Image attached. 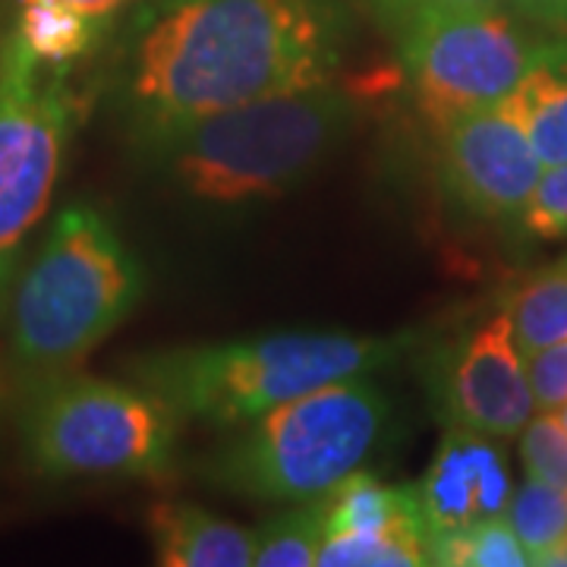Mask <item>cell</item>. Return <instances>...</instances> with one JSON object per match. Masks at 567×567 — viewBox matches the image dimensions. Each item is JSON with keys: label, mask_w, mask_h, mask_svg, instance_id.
<instances>
[{"label": "cell", "mask_w": 567, "mask_h": 567, "mask_svg": "<svg viewBox=\"0 0 567 567\" xmlns=\"http://www.w3.org/2000/svg\"><path fill=\"white\" fill-rule=\"evenodd\" d=\"M338 0H140L123 44V99L142 142L227 107L334 82Z\"/></svg>", "instance_id": "cell-1"}, {"label": "cell", "mask_w": 567, "mask_h": 567, "mask_svg": "<svg viewBox=\"0 0 567 567\" xmlns=\"http://www.w3.org/2000/svg\"><path fill=\"white\" fill-rule=\"evenodd\" d=\"M360 117L334 82L237 104L142 142L186 196L212 205L278 199L341 145Z\"/></svg>", "instance_id": "cell-2"}, {"label": "cell", "mask_w": 567, "mask_h": 567, "mask_svg": "<svg viewBox=\"0 0 567 567\" xmlns=\"http://www.w3.org/2000/svg\"><path fill=\"white\" fill-rule=\"evenodd\" d=\"M413 341V334L284 331L145 353L133 363V379L155 391L181 420L234 429L316 388L372 375Z\"/></svg>", "instance_id": "cell-3"}, {"label": "cell", "mask_w": 567, "mask_h": 567, "mask_svg": "<svg viewBox=\"0 0 567 567\" xmlns=\"http://www.w3.org/2000/svg\"><path fill=\"white\" fill-rule=\"evenodd\" d=\"M145 271L102 212L63 208L10 293V353L35 382L82 363L136 309Z\"/></svg>", "instance_id": "cell-4"}, {"label": "cell", "mask_w": 567, "mask_h": 567, "mask_svg": "<svg viewBox=\"0 0 567 567\" xmlns=\"http://www.w3.org/2000/svg\"><path fill=\"white\" fill-rule=\"evenodd\" d=\"M391 404L369 375L316 388L244 423L212 457V483L256 502H319L375 451Z\"/></svg>", "instance_id": "cell-5"}, {"label": "cell", "mask_w": 567, "mask_h": 567, "mask_svg": "<svg viewBox=\"0 0 567 567\" xmlns=\"http://www.w3.org/2000/svg\"><path fill=\"white\" fill-rule=\"evenodd\" d=\"M181 416L155 391L92 375L41 379L22 406V447L48 480L162 476Z\"/></svg>", "instance_id": "cell-6"}, {"label": "cell", "mask_w": 567, "mask_h": 567, "mask_svg": "<svg viewBox=\"0 0 567 567\" xmlns=\"http://www.w3.org/2000/svg\"><path fill=\"white\" fill-rule=\"evenodd\" d=\"M391 35L432 130L511 99L551 39L505 7L425 13Z\"/></svg>", "instance_id": "cell-7"}, {"label": "cell", "mask_w": 567, "mask_h": 567, "mask_svg": "<svg viewBox=\"0 0 567 567\" xmlns=\"http://www.w3.org/2000/svg\"><path fill=\"white\" fill-rule=\"evenodd\" d=\"M66 70L39 63L10 32L0 41V312L22 240L48 212L73 130Z\"/></svg>", "instance_id": "cell-8"}, {"label": "cell", "mask_w": 567, "mask_h": 567, "mask_svg": "<svg viewBox=\"0 0 567 567\" xmlns=\"http://www.w3.org/2000/svg\"><path fill=\"white\" fill-rule=\"evenodd\" d=\"M423 375L432 410L445 429L454 425L488 439H514L536 413L507 309L432 347Z\"/></svg>", "instance_id": "cell-9"}, {"label": "cell", "mask_w": 567, "mask_h": 567, "mask_svg": "<svg viewBox=\"0 0 567 567\" xmlns=\"http://www.w3.org/2000/svg\"><path fill=\"white\" fill-rule=\"evenodd\" d=\"M447 203L480 221L524 218L546 167L511 99L435 126Z\"/></svg>", "instance_id": "cell-10"}, {"label": "cell", "mask_w": 567, "mask_h": 567, "mask_svg": "<svg viewBox=\"0 0 567 567\" xmlns=\"http://www.w3.org/2000/svg\"><path fill=\"white\" fill-rule=\"evenodd\" d=\"M413 488L425 539L505 517L514 495L505 454L495 447V439L454 425L445 429L432 464Z\"/></svg>", "instance_id": "cell-11"}, {"label": "cell", "mask_w": 567, "mask_h": 567, "mask_svg": "<svg viewBox=\"0 0 567 567\" xmlns=\"http://www.w3.org/2000/svg\"><path fill=\"white\" fill-rule=\"evenodd\" d=\"M155 561L164 567H249L256 529L230 524L189 502H162L148 511Z\"/></svg>", "instance_id": "cell-12"}, {"label": "cell", "mask_w": 567, "mask_h": 567, "mask_svg": "<svg viewBox=\"0 0 567 567\" xmlns=\"http://www.w3.org/2000/svg\"><path fill=\"white\" fill-rule=\"evenodd\" d=\"M324 536L334 533H423L413 486H388L372 473H350L322 498Z\"/></svg>", "instance_id": "cell-13"}, {"label": "cell", "mask_w": 567, "mask_h": 567, "mask_svg": "<svg viewBox=\"0 0 567 567\" xmlns=\"http://www.w3.org/2000/svg\"><path fill=\"white\" fill-rule=\"evenodd\" d=\"M514 111L527 126V136L543 167L567 162V32L548 39L543 58L511 95Z\"/></svg>", "instance_id": "cell-14"}, {"label": "cell", "mask_w": 567, "mask_h": 567, "mask_svg": "<svg viewBox=\"0 0 567 567\" xmlns=\"http://www.w3.org/2000/svg\"><path fill=\"white\" fill-rule=\"evenodd\" d=\"M107 20L82 13L63 0H20L10 35L39 63L66 70L99 44Z\"/></svg>", "instance_id": "cell-15"}, {"label": "cell", "mask_w": 567, "mask_h": 567, "mask_svg": "<svg viewBox=\"0 0 567 567\" xmlns=\"http://www.w3.org/2000/svg\"><path fill=\"white\" fill-rule=\"evenodd\" d=\"M505 309L524 357L539 347L567 341V256L529 275L511 293Z\"/></svg>", "instance_id": "cell-16"}, {"label": "cell", "mask_w": 567, "mask_h": 567, "mask_svg": "<svg viewBox=\"0 0 567 567\" xmlns=\"http://www.w3.org/2000/svg\"><path fill=\"white\" fill-rule=\"evenodd\" d=\"M429 565L442 567H524L527 548L514 536L507 517H495L476 527L435 533L425 539Z\"/></svg>", "instance_id": "cell-17"}, {"label": "cell", "mask_w": 567, "mask_h": 567, "mask_svg": "<svg viewBox=\"0 0 567 567\" xmlns=\"http://www.w3.org/2000/svg\"><path fill=\"white\" fill-rule=\"evenodd\" d=\"M324 543L322 498L284 511L281 517L256 529L252 567H312L319 565Z\"/></svg>", "instance_id": "cell-18"}, {"label": "cell", "mask_w": 567, "mask_h": 567, "mask_svg": "<svg viewBox=\"0 0 567 567\" xmlns=\"http://www.w3.org/2000/svg\"><path fill=\"white\" fill-rule=\"evenodd\" d=\"M505 517L533 565L543 551L567 539V492L529 476L524 486L514 488Z\"/></svg>", "instance_id": "cell-19"}, {"label": "cell", "mask_w": 567, "mask_h": 567, "mask_svg": "<svg viewBox=\"0 0 567 567\" xmlns=\"http://www.w3.org/2000/svg\"><path fill=\"white\" fill-rule=\"evenodd\" d=\"M423 533H334L319 548V567H423Z\"/></svg>", "instance_id": "cell-20"}, {"label": "cell", "mask_w": 567, "mask_h": 567, "mask_svg": "<svg viewBox=\"0 0 567 567\" xmlns=\"http://www.w3.org/2000/svg\"><path fill=\"white\" fill-rule=\"evenodd\" d=\"M520 461L533 480L567 492V432L551 413L533 416L520 439Z\"/></svg>", "instance_id": "cell-21"}, {"label": "cell", "mask_w": 567, "mask_h": 567, "mask_svg": "<svg viewBox=\"0 0 567 567\" xmlns=\"http://www.w3.org/2000/svg\"><path fill=\"white\" fill-rule=\"evenodd\" d=\"M520 227L536 240H565L567 237V162L548 167L536 186Z\"/></svg>", "instance_id": "cell-22"}, {"label": "cell", "mask_w": 567, "mask_h": 567, "mask_svg": "<svg viewBox=\"0 0 567 567\" xmlns=\"http://www.w3.org/2000/svg\"><path fill=\"white\" fill-rule=\"evenodd\" d=\"M529 391L539 413H551L567 404V341L539 347L524 357Z\"/></svg>", "instance_id": "cell-23"}, {"label": "cell", "mask_w": 567, "mask_h": 567, "mask_svg": "<svg viewBox=\"0 0 567 567\" xmlns=\"http://www.w3.org/2000/svg\"><path fill=\"white\" fill-rule=\"evenodd\" d=\"M360 3L385 25L388 32H394L404 22L425 17V13H442V10H498V7H507V0H360Z\"/></svg>", "instance_id": "cell-24"}, {"label": "cell", "mask_w": 567, "mask_h": 567, "mask_svg": "<svg viewBox=\"0 0 567 567\" xmlns=\"http://www.w3.org/2000/svg\"><path fill=\"white\" fill-rule=\"evenodd\" d=\"M507 7L533 25L567 32V0H507Z\"/></svg>", "instance_id": "cell-25"}, {"label": "cell", "mask_w": 567, "mask_h": 567, "mask_svg": "<svg viewBox=\"0 0 567 567\" xmlns=\"http://www.w3.org/2000/svg\"><path fill=\"white\" fill-rule=\"evenodd\" d=\"M63 3H70V7H76L82 13H92L99 20L111 22L130 0H63Z\"/></svg>", "instance_id": "cell-26"}, {"label": "cell", "mask_w": 567, "mask_h": 567, "mask_svg": "<svg viewBox=\"0 0 567 567\" xmlns=\"http://www.w3.org/2000/svg\"><path fill=\"white\" fill-rule=\"evenodd\" d=\"M551 416H555V420L561 423V429H565V432H567V404H561V406H558V410H551Z\"/></svg>", "instance_id": "cell-27"}]
</instances>
